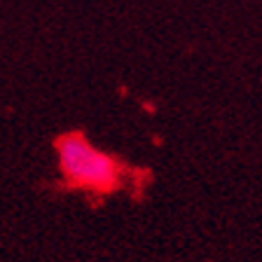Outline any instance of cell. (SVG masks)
Masks as SVG:
<instances>
[{"label":"cell","mask_w":262,"mask_h":262,"mask_svg":"<svg viewBox=\"0 0 262 262\" xmlns=\"http://www.w3.org/2000/svg\"><path fill=\"white\" fill-rule=\"evenodd\" d=\"M59 171L71 190L113 194L126 183L129 169L120 157L96 147L82 131H68L56 138Z\"/></svg>","instance_id":"6da1fadb"}]
</instances>
